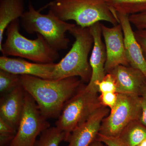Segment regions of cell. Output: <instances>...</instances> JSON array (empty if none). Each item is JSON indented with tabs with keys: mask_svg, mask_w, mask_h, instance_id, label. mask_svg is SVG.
<instances>
[{
	"mask_svg": "<svg viewBox=\"0 0 146 146\" xmlns=\"http://www.w3.org/2000/svg\"><path fill=\"white\" fill-rule=\"evenodd\" d=\"M79 78L74 77L54 80L21 75V84L36 102L45 118H58L66 103L82 84Z\"/></svg>",
	"mask_w": 146,
	"mask_h": 146,
	"instance_id": "obj_1",
	"label": "cell"
},
{
	"mask_svg": "<svg viewBox=\"0 0 146 146\" xmlns=\"http://www.w3.org/2000/svg\"><path fill=\"white\" fill-rule=\"evenodd\" d=\"M47 7L60 20L74 21L82 27L103 21L113 26L119 24L117 12L111 10L105 0H54L39 11Z\"/></svg>",
	"mask_w": 146,
	"mask_h": 146,
	"instance_id": "obj_2",
	"label": "cell"
},
{
	"mask_svg": "<svg viewBox=\"0 0 146 146\" xmlns=\"http://www.w3.org/2000/svg\"><path fill=\"white\" fill-rule=\"evenodd\" d=\"M69 32L74 37L75 41L65 57L56 63L52 80L77 77L82 82H89L91 69L88 56L94 43L90 28L76 25Z\"/></svg>",
	"mask_w": 146,
	"mask_h": 146,
	"instance_id": "obj_3",
	"label": "cell"
},
{
	"mask_svg": "<svg viewBox=\"0 0 146 146\" xmlns=\"http://www.w3.org/2000/svg\"><path fill=\"white\" fill-rule=\"evenodd\" d=\"M19 19L6 29L7 38L0 47L3 55L26 58L35 63H54L58 59V51L53 49L42 35L36 33V39H28L20 33Z\"/></svg>",
	"mask_w": 146,
	"mask_h": 146,
	"instance_id": "obj_4",
	"label": "cell"
},
{
	"mask_svg": "<svg viewBox=\"0 0 146 146\" xmlns=\"http://www.w3.org/2000/svg\"><path fill=\"white\" fill-rule=\"evenodd\" d=\"M28 8L20 18L21 25L25 31L29 34L41 35L57 51L68 49L70 40L66 37V33L76 25L60 20L49 11L48 14H42L36 10L31 3Z\"/></svg>",
	"mask_w": 146,
	"mask_h": 146,
	"instance_id": "obj_5",
	"label": "cell"
},
{
	"mask_svg": "<svg viewBox=\"0 0 146 146\" xmlns=\"http://www.w3.org/2000/svg\"><path fill=\"white\" fill-rule=\"evenodd\" d=\"M102 106L98 93L89 91L82 84L66 103L55 123L56 127L67 134V139L75 128Z\"/></svg>",
	"mask_w": 146,
	"mask_h": 146,
	"instance_id": "obj_6",
	"label": "cell"
},
{
	"mask_svg": "<svg viewBox=\"0 0 146 146\" xmlns=\"http://www.w3.org/2000/svg\"><path fill=\"white\" fill-rule=\"evenodd\" d=\"M102 122L99 134L119 137L131 122L140 120L142 110L140 96L118 93L117 103Z\"/></svg>",
	"mask_w": 146,
	"mask_h": 146,
	"instance_id": "obj_7",
	"label": "cell"
},
{
	"mask_svg": "<svg viewBox=\"0 0 146 146\" xmlns=\"http://www.w3.org/2000/svg\"><path fill=\"white\" fill-rule=\"evenodd\" d=\"M36 102L25 91V107L17 132L9 146H33L37 136L50 124Z\"/></svg>",
	"mask_w": 146,
	"mask_h": 146,
	"instance_id": "obj_8",
	"label": "cell"
},
{
	"mask_svg": "<svg viewBox=\"0 0 146 146\" xmlns=\"http://www.w3.org/2000/svg\"><path fill=\"white\" fill-rule=\"evenodd\" d=\"M101 27L106 51L105 65L106 74L119 65L129 66L126 53L123 33L121 24L108 27L101 23Z\"/></svg>",
	"mask_w": 146,
	"mask_h": 146,
	"instance_id": "obj_9",
	"label": "cell"
},
{
	"mask_svg": "<svg viewBox=\"0 0 146 146\" xmlns=\"http://www.w3.org/2000/svg\"><path fill=\"white\" fill-rule=\"evenodd\" d=\"M89 28L94 38V43L89 60L91 75L86 87L89 91L98 93V85L106 74L105 70L106 51L105 46L102 40L101 23H96L89 27Z\"/></svg>",
	"mask_w": 146,
	"mask_h": 146,
	"instance_id": "obj_10",
	"label": "cell"
},
{
	"mask_svg": "<svg viewBox=\"0 0 146 146\" xmlns=\"http://www.w3.org/2000/svg\"><path fill=\"white\" fill-rule=\"evenodd\" d=\"M109 108L102 106L88 119L77 127L68 136L67 146H89L96 139L103 120L109 114Z\"/></svg>",
	"mask_w": 146,
	"mask_h": 146,
	"instance_id": "obj_11",
	"label": "cell"
},
{
	"mask_svg": "<svg viewBox=\"0 0 146 146\" xmlns=\"http://www.w3.org/2000/svg\"><path fill=\"white\" fill-rule=\"evenodd\" d=\"M56 66L55 63H32L22 58H12L4 55L0 57V70L18 75L52 80Z\"/></svg>",
	"mask_w": 146,
	"mask_h": 146,
	"instance_id": "obj_12",
	"label": "cell"
},
{
	"mask_svg": "<svg viewBox=\"0 0 146 146\" xmlns=\"http://www.w3.org/2000/svg\"><path fill=\"white\" fill-rule=\"evenodd\" d=\"M117 13L119 23L122 28L126 53L129 66L141 71L146 78V59L135 37L129 16L117 12Z\"/></svg>",
	"mask_w": 146,
	"mask_h": 146,
	"instance_id": "obj_13",
	"label": "cell"
},
{
	"mask_svg": "<svg viewBox=\"0 0 146 146\" xmlns=\"http://www.w3.org/2000/svg\"><path fill=\"white\" fill-rule=\"evenodd\" d=\"M25 91L22 86L2 95L0 101V118L17 129L25 107Z\"/></svg>",
	"mask_w": 146,
	"mask_h": 146,
	"instance_id": "obj_14",
	"label": "cell"
},
{
	"mask_svg": "<svg viewBox=\"0 0 146 146\" xmlns=\"http://www.w3.org/2000/svg\"><path fill=\"white\" fill-rule=\"evenodd\" d=\"M114 76L117 84V93L140 96L146 78L141 71L130 66L120 65L109 73Z\"/></svg>",
	"mask_w": 146,
	"mask_h": 146,
	"instance_id": "obj_15",
	"label": "cell"
},
{
	"mask_svg": "<svg viewBox=\"0 0 146 146\" xmlns=\"http://www.w3.org/2000/svg\"><path fill=\"white\" fill-rule=\"evenodd\" d=\"M25 12L24 0H0V47L7 27L21 18Z\"/></svg>",
	"mask_w": 146,
	"mask_h": 146,
	"instance_id": "obj_16",
	"label": "cell"
},
{
	"mask_svg": "<svg viewBox=\"0 0 146 146\" xmlns=\"http://www.w3.org/2000/svg\"><path fill=\"white\" fill-rule=\"evenodd\" d=\"M119 138L127 146H137L146 138V125L140 120L131 122L123 129Z\"/></svg>",
	"mask_w": 146,
	"mask_h": 146,
	"instance_id": "obj_17",
	"label": "cell"
},
{
	"mask_svg": "<svg viewBox=\"0 0 146 146\" xmlns=\"http://www.w3.org/2000/svg\"><path fill=\"white\" fill-rule=\"evenodd\" d=\"M117 13L130 15L146 11V0H105Z\"/></svg>",
	"mask_w": 146,
	"mask_h": 146,
	"instance_id": "obj_18",
	"label": "cell"
},
{
	"mask_svg": "<svg viewBox=\"0 0 146 146\" xmlns=\"http://www.w3.org/2000/svg\"><path fill=\"white\" fill-rule=\"evenodd\" d=\"M67 138V134L64 131L56 127H50L41 133L33 146H59Z\"/></svg>",
	"mask_w": 146,
	"mask_h": 146,
	"instance_id": "obj_19",
	"label": "cell"
},
{
	"mask_svg": "<svg viewBox=\"0 0 146 146\" xmlns=\"http://www.w3.org/2000/svg\"><path fill=\"white\" fill-rule=\"evenodd\" d=\"M20 85L21 75L0 70V92L2 95Z\"/></svg>",
	"mask_w": 146,
	"mask_h": 146,
	"instance_id": "obj_20",
	"label": "cell"
},
{
	"mask_svg": "<svg viewBox=\"0 0 146 146\" xmlns=\"http://www.w3.org/2000/svg\"><path fill=\"white\" fill-rule=\"evenodd\" d=\"M17 129L0 118V146H7L13 140Z\"/></svg>",
	"mask_w": 146,
	"mask_h": 146,
	"instance_id": "obj_21",
	"label": "cell"
},
{
	"mask_svg": "<svg viewBox=\"0 0 146 146\" xmlns=\"http://www.w3.org/2000/svg\"><path fill=\"white\" fill-rule=\"evenodd\" d=\"M98 92H117V84L114 76L110 73H107L98 85Z\"/></svg>",
	"mask_w": 146,
	"mask_h": 146,
	"instance_id": "obj_22",
	"label": "cell"
},
{
	"mask_svg": "<svg viewBox=\"0 0 146 146\" xmlns=\"http://www.w3.org/2000/svg\"><path fill=\"white\" fill-rule=\"evenodd\" d=\"M118 93L110 92L101 93L99 96L100 102L103 106L112 109L115 106L118 99Z\"/></svg>",
	"mask_w": 146,
	"mask_h": 146,
	"instance_id": "obj_23",
	"label": "cell"
},
{
	"mask_svg": "<svg viewBox=\"0 0 146 146\" xmlns=\"http://www.w3.org/2000/svg\"><path fill=\"white\" fill-rule=\"evenodd\" d=\"M129 20L137 29L146 30V11L130 15Z\"/></svg>",
	"mask_w": 146,
	"mask_h": 146,
	"instance_id": "obj_24",
	"label": "cell"
},
{
	"mask_svg": "<svg viewBox=\"0 0 146 146\" xmlns=\"http://www.w3.org/2000/svg\"><path fill=\"white\" fill-rule=\"evenodd\" d=\"M97 138L108 146H127L119 137H107L99 133Z\"/></svg>",
	"mask_w": 146,
	"mask_h": 146,
	"instance_id": "obj_25",
	"label": "cell"
},
{
	"mask_svg": "<svg viewBox=\"0 0 146 146\" xmlns=\"http://www.w3.org/2000/svg\"><path fill=\"white\" fill-rule=\"evenodd\" d=\"M140 97L142 110L140 121L143 124L146 125V83L141 88Z\"/></svg>",
	"mask_w": 146,
	"mask_h": 146,
	"instance_id": "obj_26",
	"label": "cell"
},
{
	"mask_svg": "<svg viewBox=\"0 0 146 146\" xmlns=\"http://www.w3.org/2000/svg\"><path fill=\"white\" fill-rule=\"evenodd\" d=\"M134 32L135 37L141 46L146 59V30L137 29Z\"/></svg>",
	"mask_w": 146,
	"mask_h": 146,
	"instance_id": "obj_27",
	"label": "cell"
},
{
	"mask_svg": "<svg viewBox=\"0 0 146 146\" xmlns=\"http://www.w3.org/2000/svg\"><path fill=\"white\" fill-rule=\"evenodd\" d=\"M89 146H108L102 141L98 140L97 138L93 141Z\"/></svg>",
	"mask_w": 146,
	"mask_h": 146,
	"instance_id": "obj_28",
	"label": "cell"
},
{
	"mask_svg": "<svg viewBox=\"0 0 146 146\" xmlns=\"http://www.w3.org/2000/svg\"><path fill=\"white\" fill-rule=\"evenodd\" d=\"M139 146H146V138L145 140H144L142 143H141L140 145H139Z\"/></svg>",
	"mask_w": 146,
	"mask_h": 146,
	"instance_id": "obj_29",
	"label": "cell"
},
{
	"mask_svg": "<svg viewBox=\"0 0 146 146\" xmlns=\"http://www.w3.org/2000/svg\"></svg>",
	"mask_w": 146,
	"mask_h": 146,
	"instance_id": "obj_30",
	"label": "cell"
}]
</instances>
